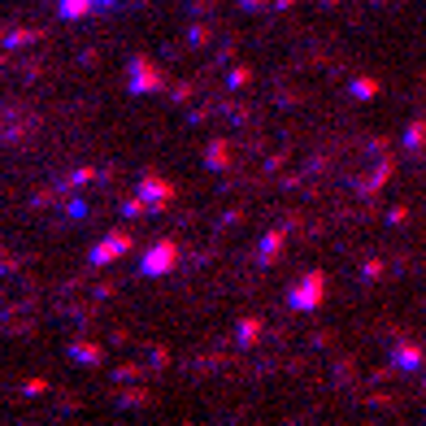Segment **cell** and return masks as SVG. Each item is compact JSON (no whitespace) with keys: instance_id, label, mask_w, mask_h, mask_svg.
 I'll list each match as a JSON object with an SVG mask.
<instances>
[{"instance_id":"1","label":"cell","mask_w":426,"mask_h":426,"mask_svg":"<svg viewBox=\"0 0 426 426\" xmlns=\"http://www.w3.org/2000/svg\"><path fill=\"white\" fill-rule=\"evenodd\" d=\"M113 5H122V0H57V9H61L65 18H83V13H105V9H113Z\"/></svg>"}]
</instances>
